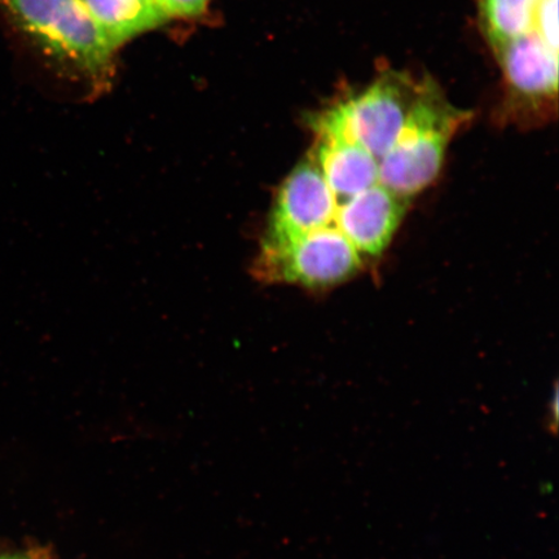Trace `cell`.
Returning <instances> with one entry per match:
<instances>
[{"instance_id":"6da1fadb","label":"cell","mask_w":559,"mask_h":559,"mask_svg":"<svg viewBox=\"0 0 559 559\" xmlns=\"http://www.w3.org/2000/svg\"><path fill=\"white\" fill-rule=\"evenodd\" d=\"M469 115L445 100L435 82L419 85L407 120L380 160V185L408 199L432 183L442 169L447 145Z\"/></svg>"},{"instance_id":"7a4b0ae2","label":"cell","mask_w":559,"mask_h":559,"mask_svg":"<svg viewBox=\"0 0 559 559\" xmlns=\"http://www.w3.org/2000/svg\"><path fill=\"white\" fill-rule=\"evenodd\" d=\"M21 31L55 58L102 75L114 52L80 0H0Z\"/></svg>"},{"instance_id":"3957f363","label":"cell","mask_w":559,"mask_h":559,"mask_svg":"<svg viewBox=\"0 0 559 559\" xmlns=\"http://www.w3.org/2000/svg\"><path fill=\"white\" fill-rule=\"evenodd\" d=\"M418 87L405 74L386 72L361 93L312 116L310 123L341 132L380 160L400 136Z\"/></svg>"},{"instance_id":"277c9868","label":"cell","mask_w":559,"mask_h":559,"mask_svg":"<svg viewBox=\"0 0 559 559\" xmlns=\"http://www.w3.org/2000/svg\"><path fill=\"white\" fill-rule=\"evenodd\" d=\"M361 257L334 225L282 243H263L253 272L262 282L320 288L352 277Z\"/></svg>"},{"instance_id":"5b68a950","label":"cell","mask_w":559,"mask_h":559,"mask_svg":"<svg viewBox=\"0 0 559 559\" xmlns=\"http://www.w3.org/2000/svg\"><path fill=\"white\" fill-rule=\"evenodd\" d=\"M338 200L309 157L280 186L263 243H282L334 225Z\"/></svg>"},{"instance_id":"8992f818","label":"cell","mask_w":559,"mask_h":559,"mask_svg":"<svg viewBox=\"0 0 559 559\" xmlns=\"http://www.w3.org/2000/svg\"><path fill=\"white\" fill-rule=\"evenodd\" d=\"M404 199L380 183L338 202L334 226L361 254L380 255L404 214Z\"/></svg>"},{"instance_id":"52a82bcc","label":"cell","mask_w":559,"mask_h":559,"mask_svg":"<svg viewBox=\"0 0 559 559\" xmlns=\"http://www.w3.org/2000/svg\"><path fill=\"white\" fill-rule=\"evenodd\" d=\"M312 129L317 132V143L310 158L338 202L380 183L379 159L366 148L338 131L323 126Z\"/></svg>"},{"instance_id":"ba28073f","label":"cell","mask_w":559,"mask_h":559,"mask_svg":"<svg viewBox=\"0 0 559 559\" xmlns=\"http://www.w3.org/2000/svg\"><path fill=\"white\" fill-rule=\"evenodd\" d=\"M510 90L526 100H549L558 93V51L535 32L496 48Z\"/></svg>"},{"instance_id":"9c48e42d","label":"cell","mask_w":559,"mask_h":559,"mask_svg":"<svg viewBox=\"0 0 559 559\" xmlns=\"http://www.w3.org/2000/svg\"><path fill=\"white\" fill-rule=\"evenodd\" d=\"M111 50L167 19L156 0H80Z\"/></svg>"},{"instance_id":"30bf717a","label":"cell","mask_w":559,"mask_h":559,"mask_svg":"<svg viewBox=\"0 0 559 559\" xmlns=\"http://www.w3.org/2000/svg\"><path fill=\"white\" fill-rule=\"evenodd\" d=\"M537 3L539 0H479L481 21L495 48L534 32Z\"/></svg>"},{"instance_id":"8fae6325","label":"cell","mask_w":559,"mask_h":559,"mask_svg":"<svg viewBox=\"0 0 559 559\" xmlns=\"http://www.w3.org/2000/svg\"><path fill=\"white\" fill-rule=\"evenodd\" d=\"M534 32L558 51V0H539L534 17Z\"/></svg>"},{"instance_id":"7c38bea8","label":"cell","mask_w":559,"mask_h":559,"mask_svg":"<svg viewBox=\"0 0 559 559\" xmlns=\"http://www.w3.org/2000/svg\"><path fill=\"white\" fill-rule=\"evenodd\" d=\"M160 11L167 19L200 15L204 12L209 0H156Z\"/></svg>"},{"instance_id":"4fadbf2b","label":"cell","mask_w":559,"mask_h":559,"mask_svg":"<svg viewBox=\"0 0 559 559\" xmlns=\"http://www.w3.org/2000/svg\"><path fill=\"white\" fill-rule=\"evenodd\" d=\"M0 559H21V558L0 556Z\"/></svg>"}]
</instances>
